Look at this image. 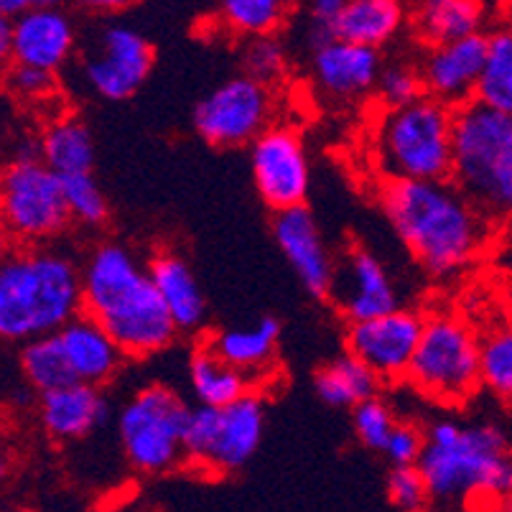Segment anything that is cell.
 I'll return each instance as SVG.
<instances>
[{
  "mask_svg": "<svg viewBox=\"0 0 512 512\" xmlns=\"http://www.w3.org/2000/svg\"><path fill=\"white\" fill-rule=\"evenodd\" d=\"M380 204L390 227L431 276L462 271L490 237V222L449 179H388Z\"/></svg>",
  "mask_w": 512,
  "mask_h": 512,
  "instance_id": "cell-1",
  "label": "cell"
},
{
  "mask_svg": "<svg viewBox=\"0 0 512 512\" xmlns=\"http://www.w3.org/2000/svg\"><path fill=\"white\" fill-rule=\"evenodd\" d=\"M79 288L82 311L100 321L125 357L158 355L179 334L148 271L118 242L95 248L79 271Z\"/></svg>",
  "mask_w": 512,
  "mask_h": 512,
  "instance_id": "cell-2",
  "label": "cell"
},
{
  "mask_svg": "<svg viewBox=\"0 0 512 512\" xmlns=\"http://www.w3.org/2000/svg\"><path fill=\"white\" fill-rule=\"evenodd\" d=\"M416 467L426 482L428 500L441 505H500L512 492L507 439L492 423H434Z\"/></svg>",
  "mask_w": 512,
  "mask_h": 512,
  "instance_id": "cell-3",
  "label": "cell"
},
{
  "mask_svg": "<svg viewBox=\"0 0 512 512\" xmlns=\"http://www.w3.org/2000/svg\"><path fill=\"white\" fill-rule=\"evenodd\" d=\"M82 311L79 268L39 245L0 253V342L59 332Z\"/></svg>",
  "mask_w": 512,
  "mask_h": 512,
  "instance_id": "cell-4",
  "label": "cell"
},
{
  "mask_svg": "<svg viewBox=\"0 0 512 512\" xmlns=\"http://www.w3.org/2000/svg\"><path fill=\"white\" fill-rule=\"evenodd\" d=\"M449 181L497 225L512 209V113L467 100L451 107Z\"/></svg>",
  "mask_w": 512,
  "mask_h": 512,
  "instance_id": "cell-5",
  "label": "cell"
},
{
  "mask_svg": "<svg viewBox=\"0 0 512 512\" xmlns=\"http://www.w3.org/2000/svg\"><path fill=\"white\" fill-rule=\"evenodd\" d=\"M375 156L385 179H449L451 107L428 95L388 107L377 125Z\"/></svg>",
  "mask_w": 512,
  "mask_h": 512,
  "instance_id": "cell-6",
  "label": "cell"
},
{
  "mask_svg": "<svg viewBox=\"0 0 512 512\" xmlns=\"http://www.w3.org/2000/svg\"><path fill=\"white\" fill-rule=\"evenodd\" d=\"M479 337L456 316L423 319L406 380L439 406L459 408L474 398L479 385Z\"/></svg>",
  "mask_w": 512,
  "mask_h": 512,
  "instance_id": "cell-7",
  "label": "cell"
},
{
  "mask_svg": "<svg viewBox=\"0 0 512 512\" xmlns=\"http://www.w3.org/2000/svg\"><path fill=\"white\" fill-rule=\"evenodd\" d=\"M265 406L255 390L222 408L199 406L186 418L181 436L184 462L214 474H230L250 462L263 441Z\"/></svg>",
  "mask_w": 512,
  "mask_h": 512,
  "instance_id": "cell-8",
  "label": "cell"
},
{
  "mask_svg": "<svg viewBox=\"0 0 512 512\" xmlns=\"http://www.w3.org/2000/svg\"><path fill=\"white\" fill-rule=\"evenodd\" d=\"M192 408L166 385H146L125 403L118 434L125 459L141 474H166L184 462L181 436Z\"/></svg>",
  "mask_w": 512,
  "mask_h": 512,
  "instance_id": "cell-9",
  "label": "cell"
},
{
  "mask_svg": "<svg viewBox=\"0 0 512 512\" xmlns=\"http://www.w3.org/2000/svg\"><path fill=\"white\" fill-rule=\"evenodd\" d=\"M59 174L36 156H21L0 174V225L23 245L57 240L69 225Z\"/></svg>",
  "mask_w": 512,
  "mask_h": 512,
  "instance_id": "cell-10",
  "label": "cell"
},
{
  "mask_svg": "<svg viewBox=\"0 0 512 512\" xmlns=\"http://www.w3.org/2000/svg\"><path fill=\"white\" fill-rule=\"evenodd\" d=\"M273 118L271 85L242 74L209 92L194 110V130L214 148L248 146Z\"/></svg>",
  "mask_w": 512,
  "mask_h": 512,
  "instance_id": "cell-11",
  "label": "cell"
},
{
  "mask_svg": "<svg viewBox=\"0 0 512 512\" xmlns=\"http://www.w3.org/2000/svg\"><path fill=\"white\" fill-rule=\"evenodd\" d=\"M255 192L273 212L306 204L311 169L301 136L288 125H268L250 141Z\"/></svg>",
  "mask_w": 512,
  "mask_h": 512,
  "instance_id": "cell-12",
  "label": "cell"
},
{
  "mask_svg": "<svg viewBox=\"0 0 512 512\" xmlns=\"http://www.w3.org/2000/svg\"><path fill=\"white\" fill-rule=\"evenodd\" d=\"M421 327L423 319L416 311L398 309V306L370 319L349 321L344 337L347 355L370 367L380 383L406 380L408 362L416 349Z\"/></svg>",
  "mask_w": 512,
  "mask_h": 512,
  "instance_id": "cell-13",
  "label": "cell"
},
{
  "mask_svg": "<svg viewBox=\"0 0 512 512\" xmlns=\"http://www.w3.org/2000/svg\"><path fill=\"white\" fill-rule=\"evenodd\" d=\"M153 62L156 51L138 31L128 26H110L102 31L100 44L82 64V74L95 95L120 102L141 90Z\"/></svg>",
  "mask_w": 512,
  "mask_h": 512,
  "instance_id": "cell-14",
  "label": "cell"
},
{
  "mask_svg": "<svg viewBox=\"0 0 512 512\" xmlns=\"http://www.w3.org/2000/svg\"><path fill=\"white\" fill-rule=\"evenodd\" d=\"M327 299L347 321L370 319L398 306L385 265L365 248H352L334 263Z\"/></svg>",
  "mask_w": 512,
  "mask_h": 512,
  "instance_id": "cell-15",
  "label": "cell"
},
{
  "mask_svg": "<svg viewBox=\"0 0 512 512\" xmlns=\"http://www.w3.org/2000/svg\"><path fill=\"white\" fill-rule=\"evenodd\" d=\"M273 237L283 258L288 260L299 281L314 299H327L329 281H332L334 260L329 255L327 242L321 235L319 222L309 212L306 204L276 212L273 220Z\"/></svg>",
  "mask_w": 512,
  "mask_h": 512,
  "instance_id": "cell-16",
  "label": "cell"
},
{
  "mask_svg": "<svg viewBox=\"0 0 512 512\" xmlns=\"http://www.w3.org/2000/svg\"><path fill=\"white\" fill-rule=\"evenodd\" d=\"M74 46L77 29L62 8L34 6L11 18V62L59 72Z\"/></svg>",
  "mask_w": 512,
  "mask_h": 512,
  "instance_id": "cell-17",
  "label": "cell"
},
{
  "mask_svg": "<svg viewBox=\"0 0 512 512\" xmlns=\"http://www.w3.org/2000/svg\"><path fill=\"white\" fill-rule=\"evenodd\" d=\"M484 51H487V36L482 31L449 44L428 46L426 59L418 69L423 92L449 107L472 100L482 72Z\"/></svg>",
  "mask_w": 512,
  "mask_h": 512,
  "instance_id": "cell-18",
  "label": "cell"
},
{
  "mask_svg": "<svg viewBox=\"0 0 512 512\" xmlns=\"http://www.w3.org/2000/svg\"><path fill=\"white\" fill-rule=\"evenodd\" d=\"M316 85L337 100H355L375 87L380 74V54L372 46L329 36L314 46L311 59Z\"/></svg>",
  "mask_w": 512,
  "mask_h": 512,
  "instance_id": "cell-19",
  "label": "cell"
},
{
  "mask_svg": "<svg viewBox=\"0 0 512 512\" xmlns=\"http://www.w3.org/2000/svg\"><path fill=\"white\" fill-rule=\"evenodd\" d=\"M39 421L46 436L57 441H77L97 431L110 416L105 395L97 385L74 383L39 393Z\"/></svg>",
  "mask_w": 512,
  "mask_h": 512,
  "instance_id": "cell-20",
  "label": "cell"
},
{
  "mask_svg": "<svg viewBox=\"0 0 512 512\" xmlns=\"http://www.w3.org/2000/svg\"><path fill=\"white\" fill-rule=\"evenodd\" d=\"M57 337L62 342L74 377L82 383L100 388V385L110 383L123 367L125 355L120 352L115 339L102 329L100 321H95L85 311H79L67 324H62Z\"/></svg>",
  "mask_w": 512,
  "mask_h": 512,
  "instance_id": "cell-21",
  "label": "cell"
},
{
  "mask_svg": "<svg viewBox=\"0 0 512 512\" xmlns=\"http://www.w3.org/2000/svg\"><path fill=\"white\" fill-rule=\"evenodd\" d=\"M146 271L176 329L197 332L207 319V301L189 263L171 250H161L153 255Z\"/></svg>",
  "mask_w": 512,
  "mask_h": 512,
  "instance_id": "cell-22",
  "label": "cell"
},
{
  "mask_svg": "<svg viewBox=\"0 0 512 512\" xmlns=\"http://www.w3.org/2000/svg\"><path fill=\"white\" fill-rule=\"evenodd\" d=\"M278 339H281V324L273 316H263L255 324L237 329H225L214 337L204 339L214 355L230 362L240 372L253 380L258 372H271L276 365Z\"/></svg>",
  "mask_w": 512,
  "mask_h": 512,
  "instance_id": "cell-23",
  "label": "cell"
},
{
  "mask_svg": "<svg viewBox=\"0 0 512 512\" xmlns=\"http://www.w3.org/2000/svg\"><path fill=\"white\" fill-rule=\"evenodd\" d=\"M406 23L403 0H347L332 34L355 44L380 49L398 36Z\"/></svg>",
  "mask_w": 512,
  "mask_h": 512,
  "instance_id": "cell-24",
  "label": "cell"
},
{
  "mask_svg": "<svg viewBox=\"0 0 512 512\" xmlns=\"http://www.w3.org/2000/svg\"><path fill=\"white\" fill-rule=\"evenodd\" d=\"M482 26V0H428L416 16V36L426 46L449 44V41L479 34Z\"/></svg>",
  "mask_w": 512,
  "mask_h": 512,
  "instance_id": "cell-25",
  "label": "cell"
},
{
  "mask_svg": "<svg viewBox=\"0 0 512 512\" xmlns=\"http://www.w3.org/2000/svg\"><path fill=\"white\" fill-rule=\"evenodd\" d=\"M39 158L54 174L92 171L95 166V138L79 118L54 120L39 141Z\"/></svg>",
  "mask_w": 512,
  "mask_h": 512,
  "instance_id": "cell-26",
  "label": "cell"
},
{
  "mask_svg": "<svg viewBox=\"0 0 512 512\" xmlns=\"http://www.w3.org/2000/svg\"><path fill=\"white\" fill-rule=\"evenodd\" d=\"M189 380H192L199 406L222 408L240 398L242 393L253 390V380L245 372L214 355L204 342L189 362Z\"/></svg>",
  "mask_w": 512,
  "mask_h": 512,
  "instance_id": "cell-27",
  "label": "cell"
},
{
  "mask_svg": "<svg viewBox=\"0 0 512 512\" xmlns=\"http://www.w3.org/2000/svg\"><path fill=\"white\" fill-rule=\"evenodd\" d=\"M316 393L332 408H352L380 390V380L357 357L344 355L321 367L314 377Z\"/></svg>",
  "mask_w": 512,
  "mask_h": 512,
  "instance_id": "cell-28",
  "label": "cell"
},
{
  "mask_svg": "<svg viewBox=\"0 0 512 512\" xmlns=\"http://www.w3.org/2000/svg\"><path fill=\"white\" fill-rule=\"evenodd\" d=\"M18 362H21V372L26 377V383L34 390H39V393L62 388V385H69L77 380L72 367H69L57 332L41 334V337L23 342Z\"/></svg>",
  "mask_w": 512,
  "mask_h": 512,
  "instance_id": "cell-29",
  "label": "cell"
},
{
  "mask_svg": "<svg viewBox=\"0 0 512 512\" xmlns=\"http://www.w3.org/2000/svg\"><path fill=\"white\" fill-rule=\"evenodd\" d=\"M474 100L512 113V34L507 29L487 36V51L474 87Z\"/></svg>",
  "mask_w": 512,
  "mask_h": 512,
  "instance_id": "cell-30",
  "label": "cell"
},
{
  "mask_svg": "<svg viewBox=\"0 0 512 512\" xmlns=\"http://www.w3.org/2000/svg\"><path fill=\"white\" fill-rule=\"evenodd\" d=\"M293 6L296 0H220V18L232 34L255 39L283 29Z\"/></svg>",
  "mask_w": 512,
  "mask_h": 512,
  "instance_id": "cell-31",
  "label": "cell"
},
{
  "mask_svg": "<svg viewBox=\"0 0 512 512\" xmlns=\"http://www.w3.org/2000/svg\"><path fill=\"white\" fill-rule=\"evenodd\" d=\"M62 181L64 204H67L69 220L85 227H102L110 217V207L97 184L92 171H74V174L59 176Z\"/></svg>",
  "mask_w": 512,
  "mask_h": 512,
  "instance_id": "cell-32",
  "label": "cell"
},
{
  "mask_svg": "<svg viewBox=\"0 0 512 512\" xmlns=\"http://www.w3.org/2000/svg\"><path fill=\"white\" fill-rule=\"evenodd\" d=\"M479 385L497 395L510 398L512 393V334L510 329H495L479 339Z\"/></svg>",
  "mask_w": 512,
  "mask_h": 512,
  "instance_id": "cell-33",
  "label": "cell"
},
{
  "mask_svg": "<svg viewBox=\"0 0 512 512\" xmlns=\"http://www.w3.org/2000/svg\"><path fill=\"white\" fill-rule=\"evenodd\" d=\"M352 426H355V436L362 446L372 451H383L385 439L395 426V413L390 411L383 398L372 395V398H365L357 406H352Z\"/></svg>",
  "mask_w": 512,
  "mask_h": 512,
  "instance_id": "cell-34",
  "label": "cell"
},
{
  "mask_svg": "<svg viewBox=\"0 0 512 512\" xmlns=\"http://www.w3.org/2000/svg\"><path fill=\"white\" fill-rule=\"evenodd\" d=\"M3 72H6L3 74L6 90L23 102L51 100L59 90L57 72H49V69L31 67V64L8 62Z\"/></svg>",
  "mask_w": 512,
  "mask_h": 512,
  "instance_id": "cell-35",
  "label": "cell"
},
{
  "mask_svg": "<svg viewBox=\"0 0 512 512\" xmlns=\"http://www.w3.org/2000/svg\"><path fill=\"white\" fill-rule=\"evenodd\" d=\"M283 72H286V49L281 41H276V34L250 39L245 51V74L263 85H273L283 77Z\"/></svg>",
  "mask_w": 512,
  "mask_h": 512,
  "instance_id": "cell-36",
  "label": "cell"
},
{
  "mask_svg": "<svg viewBox=\"0 0 512 512\" xmlns=\"http://www.w3.org/2000/svg\"><path fill=\"white\" fill-rule=\"evenodd\" d=\"M388 502L398 510H423L428 505V490L416 464H395L388 474Z\"/></svg>",
  "mask_w": 512,
  "mask_h": 512,
  "instance_id": "cell-37",
  "label": "cell"
},
{
  "mask_svg": "<svg viewBox=\"0 0 512 512\" xmlns=\"http://www.w3.org/2000/svg\"><path fill=\"white\" fill-rule=\"evenodd\" d=\"M377 92H380V100L385 102V107H400L408 105V102L418 100L423 92V82L418 69L413 67H390L385 72L377 74Z\"/></svg>",
  "mask_w": 512,
  "mask_h": 512,
  "instance_id": "cell-38",
  "label": "cell"
},
{
  "mask_svg": "<svg viewBox=\"0 0 512 512\" xmlns=\"http://www.w3.org/2000/svg\"><path fill=\"white\" fill-rule=\"evenodd\" d=\"M423 444H426V434L421 428L413 426V423H398L395 421L393 431L385 439V456L390 459V464H416L418 456H421Z\"/></svg>",
  "mask_w": 512,
  "mask_h": 512,
  "instance_id": "cell-39",
  "label": "cell"
},
{
  "mask_svg": "<svg viewBox=\"0 0 512 512\" xmlns=\"http://www.w3.org/2000/svg\"><path fill=\"white\" fill-rule=\"evenodd\" d=\"M344 3L347 0H309V16H311V41L321 44L324 39H329L332 34V26L337 21V16L342 13Z\"/></svg>",
  "mask_w": 512,
  "mask_h": 512,
  "instance_id": "cell-40",
  "label": "cell"
},
{
  "mask_svg": "<svg viewBox=\"0 0 512 512\" xmlns=\"http://www.w3.org/2000/svg\"><path fill=\"white\" fill-rule=\"evenodd\" d=\"M79 6L90 13H100V16H113V13H123L133 8L138 0H77Z\"/></svg>",
  "mask_w": 512,
  "mask_h": 512,
  "instance_id": "cell-41",
  "label": "cell"
},
{
  "mask_svg": "<svg viewBox=\"0 0 512 512\" xmlns=\"http://www.w3.org/2000/svg\"><path fill=\"white\" fill-rule=\"evenodd\" d=\"M13 472V451L11 441H8V434L0 428V487L11 479Z\"/></svg>",
  "mask_w": 512,
  "mask_h": 512,
  "instance_id": "cell-42",
  "label": "cell"
},
{
  "mask_svg": "<svg viewBox=\"0 0 512 512\" xmlns=\"http://www.w3.org/2000/svg\"><path fill=\"white\" fill-rule=\"evenodd\" d=\"M11 62V18L0 16V72Z\"/></svg>",
  "mask_w": 512,
  "mask_h": 512,
  "instance_id": "cell-43",
  "label": "cell"
},
{
  "mask_svg": "<svg viewBox=\"0 0 512 512\" xmlns=\"http://www.w3.org/2000/svg\"><path fill=\"white\" fill-rule=\"evenodd\" d=\"M36 6V0H0V16L16 18L18 13L29 11Z\"/></svg>",
  "mask_w": 512,
  "mask_h": 512,
  "instance_id": "cell-44",
  "label": "cell"
},
{
  "mask_svg": "<svg viewBox=\"0 0 512 512\" xmlns=\"http://www.w3.org/2000/svg\"><path fill=\"white\" fill-rule=\"evenodd\" d=\"M69 0H36V6H49V8H64Z\"/></svg>",
  "mask_w": 512,
  "mask_h": 512,
  "instance_id": "cell-45",
  "label": "cell"
},
{
  "mask_svg": "<svg viewBox=\"0 0 512 512\" xmlns=\"http://www.w3.org/2000/svg\"><path fill=\"white\" fill-rule=\"evenodd\" d=\"M421 3H428V0H421Z\"/></svg>",
  "mask_w": 512,
  "mask_h": 512,
  "instance_id": "cell-46",
  "label": "cell"
}]
</instances>
